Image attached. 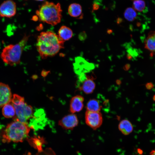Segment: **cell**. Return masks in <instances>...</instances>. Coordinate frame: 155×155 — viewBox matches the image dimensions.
<instances>
[{
	"instance_id": "obj_10",
	"label": "cell",
	"mask_w": 155,
	"mask_h": 155,
	"mask_svg": "<svg viewBox=\"0 0 155 155\" xmlns=\"http://www.w3.org/2000/svg\"><path fill=\"white\" fill-rule=\"evenodd\" d=\"M93 80L94 78L92 76H86V78L81 82L82 84L79 86V89L86 94H90L93 92L96 86Z\"/></svg>"
},
{
	"instance_id": "obj_4",
	"label": "cell",
	"mask_w": 155,
	"mask_h": 155,
	"mask_svg": "<svg viewBox=\"0 0 155 155\" xmlns=\"http://www.w3.org/2000/svg\"><path fill=\"white\" fill-rule=\"evenodd\" d=\"M30 131L27 124L15 120L7 125L3 136L9 142H22L28 136Z\"/></svg>"
},
{
	"instance_id": "obj_18",
	"label": "cell",
	"mask_w": 155,
	"mask_h": 155,
	"mask_svg": "<svg viewBox=\"0 0 155 155\" xmlns=\"http://www.w3.org/2000/svg\"><path fill=\"white\" fill-rule=\"evenodd\" d=\"M28 142L31 146L38 150H42V145L44 142L43 138L40 137H34L29 139Z\"/></svg>"
},
{
	"instance_id": "obj_15",
	"label": "cell",
	"mask_w": 155,
	"mask_h": 155,
	"mask_svg": "<svg viewBox=\"0 0 155 155\" xmlns=\"http://www.w3.org/2000/svg\"><path fill=\"white\" fill-rule=\"evenodd\" d=\"M58 36L63 41L68 40L72 36L73 33L69 27L65 26H61L58 32Z\"/></svg>"
},
{
	"instance_id": "obj_17",
	"label": "cell",
	"mask_w": 155,
	"mask_h": 155,
	"mask_svg": "<svg viewBox=\"0 0 155 155\" xmlns=\"http://www.w3.org/2000/svg\"><path fill=\"white\" fill-rule=\"evenodd\" d=\"M3 115L7 118H13L16 115L15 108L11 102L7 104L3 107Z\"/></svg>"
},
{
	"instance_id": "obj_2",
	"label": "cell",
	"mask_w": 155,
	"mask_h": 155,
	"mask_svg": "<svg viewBox=\"0 0 155 155\" xmlns=\"http://www.w3.org/2000/svg\"><path fill=\"white\" fill-rule=\"evenodd\" d=\"M62 12L59 3L46 1L39 6L36 13L40 21L55 26L61 22Z\"/></svg>"
},
{
	"instance_id": "obj_24",
	"label": "cell",
	"mask_w": 155,
	"mask_h": 155,
	"mask_svg": "<svg viewBox=\"0 0 155 155\" xmlns=\"http://www.w3.org/2000/svg\"><path fill=\"white\" fill-rule=\"evenodd\" d=\"M150 155H155V149L151 151Z\"/></svg>"
},
{
	"instance_id": "obj_23",
	"label": "cell",
	"mask_w": 155,
	"mask_h": 155,
	"mask_svg": "<svg viewBox=\"0 0 155 155\" xmlns=\"http://www.w3.org/2000/svg\"><path fill=\"white\" fill-rule=\"evenodd\" d=\"M130 67V65L129 64H126L124 67V69L125 70L128 69Z\"/></svg>"
},
{
	"instance_id": "obj_21",
	"label": "cell",
	"mask_w": 155,
	"mask_h": 155,
	"mask_svg": "<svg viewBox=\"0 0 155 155\" xmlns=\"http://www.w3.org/2000/svg\"><path fill=\"white\" fill-rule=\"evenodd\" d=\"M154 87L153 84L151 82H148L147 83L146 85V88L148 90H150Z\"/></svg>"
},
{
	"instance_id": "obj_11",
	"label": "cell",
	"mask_w": 155,
	"mask_h": 155,
	"mask_svg": "<svg viewBox=\"0 0 155 155\" xmlns=\"http://www.w3.org/2000/svg\"><path fill=\"white\" fill-rule=\"evenodd\" d=\"M84 97L80 95H77L72 97L70 102V112L73 113L80 111L84 106Z\"/></svg>"
},
{
	"instance_id": "obj_20",
	"label": "cell",
	"mask_w": 155,
	"mask_h": 155,
	"mask_svg": "<svg viewBox=\"0 0 155 155\" xmlns=\"http://www.w3.org/2000/svg\"><path fill=\"white\" fill-rule=\"evenodd\" d=\"M133 3V8L135 11L142 12L146 7V3L144 0H131Z\"/></svg>"
},
{
	"instance_id": "obj_25",
	"label": "cell",
	"mask_w": 155,
	"mask_h": 155,
	"mask_svg": "<svg viewBox=\"0 0 155 155\" xmlns=\"http://www.w3.org/2000/svg\"><path fill=\"white\" fill-rule=\"evenodd\" d=\"M153 99L154 101H155V95H154L153 97Z\"/></svg>"
},
{
	"instance_id": "obj_3",
	"label": "cell",
	"mask_w": 155,
	"mask_h": 155,
	"mask_svg": "<svg viewBox=\"0 0 155 155\" xmlns=\"http://www.w3.org/2000/svg\"><path fill=\"white\" fill-rule=\"evenodd\" d=\"M30 36L25 34L21 40L17 43L10 44L2 50L0 57L5 63L11 66L19 64L22 52Z\"/></svg>"
},
{
	"instance_id": "obj_16",
	"label": "cell",
	"mask_w": 155,
	"mask_h": 155,
	"mask_svg": "<svg viewBox=\"0 0 155 155\" xmlns=\"http://www.w3.org/2000/svg\"><path fill=\"white\" fill-rule=\"evenodd\" d=\"M102 107L99 100L94 98L90 100L86 106L87 110L93 112H100Z\"/></svg>"
},
{
	"instance_id": "obj_26",
	"label": "cell",
	"mask_w": 155,
	"mask_h": 155,
	"mask_svg": "<svg viewBox=\"0 0 155 155\" xmlns=\"http://www.w3.org/2000/svg\"><path fill=\"white\" fill-rule=\"evenodd\" d=\"M34 0L38 1H43L44 0Z\"/></svg>"
},
{
	"instance_id": "obj_12",
	"label": "cell",
	"mask_w": 155,
	"mask_h": 155,
	"mask_svg": "<svg viewBox=\"0 0 155 155\" xmlns=\"http://www.w3.org/2000/svg\"><path fill=\"white\" fill-rule=\"evenodd\" d=\"M68 13L71 17L78 19H81L83 17L82 7L78 3L71 4L68 8Z\"/></svg>"
},
{
	"instance_id": "obj_7",
	"label": "cell",
	"mask_w": 155,
	"mask_h": 155,
	"mask_svg": "<svg viewBox=\"0 0 155 155\" xmlns=\"http://www.w3.org/2000/svg\"><path fill=\"white\" fill-rule=\"evenodd\" d=\"M16 11L15 2L12 0H7L0 5V16L10 18L14 16Z\"/></svg>"
},
{
	"instance_id": "obj_13",
	"label": "cell",
	"mask_w": 155,
	"mask_h": 155,
	"mask_svg": "<svg viewBox=\"0 0 155 155\" xmlns=\"http://www.w3.org/2000/svg\"><path fill=\"white\" fill-rule=\"evenodd\" d=\"M144 46L152 55L155 54V31H151L148 33L145 40Z\"/></svg>"
},
{
	"instance_id": "obj_5",
	"label": "cell",
	"mask_w": 155,
	"mask_h": 155,
	"mask_svg": "<svg viewBox=\"0 0 155 155\" xmlns=\"http://www.w3.org/2000/svg\"><path fill=\"white\" fill-rule=\"evenodd\" d=\"M15 108L16 115L13 118L28 124V121L33 117V110L31 106L28 105L24 101V98L14 94L11 102Z\"/></svg>"
},
{
	"instance_id": "obj_9",
	"label": "cell",
	"mask_w": 155,
	"mask_h": 155,
	"mask_svg": "<svg viewBox=\"0 0 155 155\" xmlns=\"http://www.w3.org/2000/svg\"><path fill=\"white\" fill-rule=\"evenodd\" d=\"M78 123L76 115L71 114L64 117L59 122V125L65 129H72L76 127Z\"/></svg>"
},
{
	"instance_id": "obj_6",
	"label": "cell",
	"mask_w": 155,
	"mask_h": 155,
	"mask_svg": "<svg viewBox=\"0 0 155 155\" xmlns=\"http://www.w3.org/2000/svg\"><path fill=\"white\" fill-rule=\"evenodd\" d=\"M86 124L94 130L101 125L103 121L102 115L100 112H93L87 110L85 115Z\"/></svg>"
},
{
	"instance_id": "obj_14",
	"label": "cell",
	"mask_w": 155,
	"mask_h": 155,
	"mask_svg": "<svg viewBox=\"0 0 155 155\" xmlns=\"http://www.w3.org/2000/svg\"><path fill=\"white\" fill-rule=\"evenodd\" d=\"M118 128L123 134L127 135L132 131L133 127L130 121L127 119H124L120 122Z\"/></svg>"
},
{
	"instance_id": "obj_22",
	"label": "cell",
	"mask_w": 155,
	"mask_h": 155,
	"mask_svg": "<svg viewBox=\"0 0 155 155\" xmlns=\"http://www.w3.org/2000/svg\"><path fill=\"white\" fill-rule=\"evenodd\" d=\"M93 9L94 10H96L98 9V8L99 7V6L97 4H94L93 6Z\"/></svg>"
},
{
	"instance_id": "obj_19",
	"label": "cell",
	"mask_w": 155,
	"mask_h": 155,
	"mask_svg": "<svg viewBox=\"0 0 155 155\" xmlns=\"http://www.w3.org/2000/svg\"><path fill=\"white\" fill-rule=\"evenodd\" d=\"M125 18L127 20L131 22L136 18L137 14L135 10L131 7H128L126 9L124 13Z\"/></svg>"
},
{
	"instance_id": "obj_8",
	"label": "cell",
	"mask_w": 155,
	"mask_h": 155,
	"mask_svg": "<svg viewBox=\"0 0 155 155\" xmlns=\"http://www.w3.org/2000/svg\"><path fill=\"white\" fill-rule=\"evenodd\" d=\"M12 96L9 86L0 82V108L11 102Z\"/></svg>"
},
{
	"instance_id": "obj_1",
	"label": "cell",
	"mask_w": 155,
	"mask_h": 155,
	"mask_svg": "<svg viewBox=\"0 0 155 155\" xmlns=\"http://www.w3.org/2000/svg\"><path fill=\"white\" fill-rule=\"evenodd\" d=\"M64 42L53 32H42L37 37L36 47L41 58L44 59L56 55L64 48Z\"/></svg>"
}]
</instances>
